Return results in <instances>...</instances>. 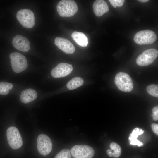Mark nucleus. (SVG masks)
Wrapping results in <instances>:
<instances>
[{"label":"nucleus","instance_id":"9d476101","mask_svg":"<svg viewBox=\"0 0 158 158\" xmlns=\"http://www.w3.org/2000/svg\"><path fill=\"white\" fill-rule=\"evenodd\" d=\"M73 69L71 65L66 63H61L53 68L51 73L54 78L64 77L69 74L72 71Z\"/></svg>","mask_w":158,"mask_h":158},{"label":"nucleus","instance_id":"4be33fe9","mask_svg":"<svg viewBox=\"0 0 158 158\" xmlns=\"http://www.w3.org/2000/svg\"><path fill=\"white\" fill-rule=\"evenodd\" d=\"M109 1L113 7L114 8H116L117 6L121 7L122 6L125 0H109Z\"/></svg>","mask_w":158,"mask_h":158},{"label":"nucleus","instance_id":"f03ea898","mask_svg":"<svg viewBox=\"0 0 158 158\" xmlns=\"http://www.w3.org/2000/svg\"><path fill=\"white\" fill-rule=\"evenodd\" d=\"M115 84L120 90L126 92H130L133 88V83L129 75L127 73L120 72L116 75L114 80Z\"/></svg>","mask_w":158,"mask_h":158},{"label":"nucleus","instance_id":"412c9836","mask_svg":"<svg viewBox=\"0 0 158 158\" xmlns=\"http://www.w3.org/2000/svg\"><path fill=\"white\" fill-rule=\"evenodd\" d=\"M54 158H71V157L68 149H63L55 156Z\"/></svg>","mask_w":158,"mask_h":158},{"label":"nucleus","instance_id":"6ab92c4d","mask_svg":"<svg viewBox=\"0 0 158 158\" xmlns=\"http://www.w3.org/2000/svg\"><path fill=\"white\" fill-rule=\"evenodd\" d=\"M112 157L115 158L119 157L121 154V147L118 144L115 142H112L110 145Z\"/></svg>","mask_w":158,"mask_h":158},{"label":"nucleus","instance_id":"a211bd4d","mask_svg":"<svg viewBox=\"0 0 158 158\" xmlns=\"http://www.w3.org/2000/svg\"><path fill=\"white\" fill-rule=\"evenodd\" d=\"M13 87V85L11 83L4 82H0V94L3 95L8 94Z\"/></svg>","mask_w":158,"mask_h":158},{"label":"nucleus","instance_id":"9b49d317","mask_svg":"<svg viewBox=\"0 0 158 158\" xmlns=\"http://www.w3.org/2000/svg\"><path fill=\"white\" fill-rule=\"evenodd\" d=\"M55 44L66 54H71L75 51L73 44L68 40L63 38L57 37L55 40Z\"/></svg>","mask_w":158,"mask_h":158},{"label":"nucleus","instance_id":"393cba45","mask_svg":"<svg viewBox=\"0 0 158 158\" xmlns=\"http://www.w3.org/2000/svg\"><path fill=\"white\" fill-rule=\"evenodd\" d=\"M106 153L110 157H112V153L109 149L107 150L106 151Z\"/></svg>","mask_w":158,"mask_h":158},{"label":"nucleus","instance_id":"20e7f679","mask_svg":"<svg viewBox=\"0 0 158 158\" xmlns=\"http://www.w3.org/2000/svg\"><path fill=\"white\" fill-rule=\"evenodd\" d=\"M157 38L154 32L149 30H146L137 32L134 36L133 40L138 44L145 45L153 43Z\"/></svg>","mask_w":158,"mask_h":158},{"label":"nucleus","instance_id":"1a4fd4ad","mask_svg":"<svg viewBox=\"0 0 158 158\" xmlns=\"http://www.w3.org/2000/svg\"><path fill=\"white\" fill-rule=\"evenodd\" d=\"M37 147L39 153L42 155L46 156L51 151L52 143L50 138L44 134L39 135L37 139Z\"/></svg>","mask_w":158,"mask_h":158},{"label":"nucleus","instance_id":"a878e982","mask_svg":"<svg viewBox=\"0 0 158 158\" xmlns=\"http://www.w3.org/2000/svg\"><path fill=\"white\" fill-rule=\"evenodd\" d=\"M138 1L142 2H146L149 1L148 0H138Z\"/></svg>","mask_w":158,"mask_h":158},{"label":"nucleus","instance_id":"2eb2a0df","mask_svg":"<svg viewBox=\"0 0 158 158\" xmlns=\"http://www.w3.org/2000/svg\"><path fill=\"white\" fill-rule=\"evenodd\" d=\"M71 37L76 43L80 46L85 47L88 44V39L83 32L75 31L72 33Z\"/></svg>","mask_w":158,"mask_h":158},{"label":"nucleus","instance_id":"423d86ee","mask_svg":"<svg viewBox=\"0 0 158 158\" xmlns=\"http://www.w3.org/2000/svg\"><path fill=\"white\" fill-rule=\"evenodd\" d=\"M13 70L19 73L25 70L27 67V61L25 57L18 52H13L10 55Z\"/></svg>","mask_w":158,"mask_h":158},{"label":"nucleus","instance_id":"f3484780","mask_svg":"<svg viewBox=\"0 0 158 158\" xmlns=\"http://www.w3.org/2000/svg\"><path fill=\"white\" fill-rule=\"evenodd\" d=\"M83 83L84 81L82 78L75 77L72 79L67 83L66 86L68 89L73 90L81 86Z\"/></svg>","mask_w":158,"mask_h":158},{"label":"nucleus","instance_id":"39448f33","mask_svg":"<svg viewBox=\"0 0 158 158\" xmlns=\"http://www.w3.org/2000/svg\"><path fill=\"white\" fill-rule=\"evenodd\" d=\"M16 17L19 22L24 27L31 28L35 25L34 14L29 9H24L20 10L17 13Z\"/></svg>","mask_w":158,"mask_h":158},{"label":"nucleus","instance_id":"f257e3e1","mask_svg":"<svg viewBox=\"0 0 158 158\" xmlns=\"http://www.w3.org/2000/svg\"><path fill=\"white\" fill-rule=\"evenodd\" d=\"M56 8L60 16L69 17L73 16L77 12L78 6L74 0H62L58 3Z\"/></svg>","mask_w":158,"mask_h":158},{"label":"nucleus","instance_id":"ddd939ff","mask_svg":"<svg viewBox=\"0 0 158 158\" xmlns=\"http://www.w3.org/2000/svg\"><path fill=\"white\" fill-rule=\"evenodd\" d=\"M93 11L97 16L100 17L109 11L108 6L105 1L103 0H97L93 5Z\"/></svg>","mask_w":158,"mask_h":158},{"label":"nucleus","instance_id":"dca6fc26","mask_svg":"<svg viewBox=\"0 0 158 158\" xmlns=\"http://www.w3.org/2000/svg\"><path fill=\"white\" fill-rule=\"evenodd\" d=\"M144 132V131L142 129L138 128H136L134 129L128 138L130 144L133 145H137L139 147L143 145V143L139 141L137 138Z\"/></svg>","mask_w":158,"mask_h":158},{"label":"nucleus","instance_id":"6e6552de","mask_svg":"<svg viewBox=\"0 0 158 158\" xmlns=\"http://www.w3.org/2000/svg\"><path fill=\"white\" fill-rule=\"evenodd\" d=\"M158 51L155 49H149L144 51L137 57L136 62L140 66H146L152 63L157 57Z\"/></svg>","mask_w":158,"mask_h":158},{"label":"nucleus","instance_id":"f8f14e48","mask_svg":"<svg viewBox=\"0 0 158 158\" xmlns=\"http://www.w3.org/2000/svg\"><path fill=\"white\" fill-rule=\"evenodd\" d=\"M13 44L17 50L23 52L28 51L30 44L28 40L25 37L20 35H17L13 39Z\"/></svg>","mask_w":158,"mask_h":158},{"label":"nucleus","instance_id":"7ed1b4c3","mask_svg":"<svg viewBox=\"0 0 158 158\" xmlns=\"http://www.w3.org/2000/svg\"><path fill=\"white\" fill-rule=\"evenodd\" d=\"M6 137L8 143L12 149H17L22 145L23 142L19 131L16 127L11 126L6 131Z\"/></svg>","mask_w":158,"mask_h":158},{"label":"nucleus","instance_id":"4468645a","mask_svg":"<svg viewBox=\"0 0 158 158\" xmlns=\"http://www.w3.org/2000/svg\"><path fill=\"white\" fill-rule=\"evenodd\" d=\"M37 96V93L35 90L31 88H28L21 92L20 99L22 103L27 104L35 100Z\"/></svg>","mask_w":158,"mask_h":158},{"label":"nucleus","instance_id":"0eeeda50","mask_svg":"<svg viewBox=\"0 0 158 158\" xmlns=\"http://www.w3.org/2000/svg\"><path fill=\"white\" fill-rule=\"evenodd\" d=\"M70 152L74 158H92L95 154L94 150L85 145H77L73 146Z\"/></svg>","mask_w":158,"mask_h":158},{"label":"nucleus","instance_id":"5701e85b","mask_svg":"<svg viewBox=\"0 0 158 158\" xmlns=\"http://www.w3.org/2000/svg\"><path fill=\"white\" fill-rule=\"evenodd\" d=\"M152 116L153 119L154 121H157L158 119V107L156 106L152 109Z\"/></svg>","mask_w":158,"mask_h":158},{"label":"nucleus","instance_id":"aec40b11","mask_svg":"<svg viewBox=\"0 0 158 158\" xmlns=\"http://www.w3.org/2000/svg\"><path fill=\"white\" fill-rule=\"evenodd\" d=\"M147 91L151 95L156 97H158V85L152 84L148 86L147 88Z\"/></svg>","mask_w":158,"mask_h":158},{"label":"nucleus","instance_id":"b1692460","mask_svg":"<svg viewBox=\"0 0 158 158\" xmlns=\"http://www.w3.org/2000/svg\"><path fill=\"white\" fill-rule=\"evenodd\" d=\"M152 128L153 132L157 135H158V125L153 123L151 125Z\"/></svg>","mask_w":158,"mask_h":158}]
</instances>
